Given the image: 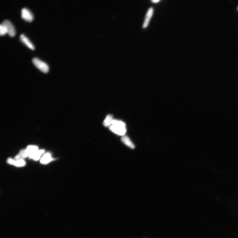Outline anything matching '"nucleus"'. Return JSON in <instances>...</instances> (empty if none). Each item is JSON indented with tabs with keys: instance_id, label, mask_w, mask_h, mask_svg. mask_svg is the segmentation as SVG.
Masks as SVG:
<instances>
[{
	"instance_id": "2eb2a0df",
	"label": "nucleus",
	"mask_w": 238,
	"mask_h": 238,
	"mask_svg": "<svg viewBox=\"0 0 238 238\" xmlns=\"http://www.w3.org/2000/svg\"><path fill=\"white\" fill-rule=\"evenodd\" d=\"M237 11H238V7H237Z\"/></svg>"
},
{
	"instance_id": "7ed1b4c3",
	"label": "nucleus",
	"mask_w": 238,
	"mask_h": 238,
	"mask_svg": "<svg viewBox=\"0 0 238 238\" xmlns=\"http://www.w3.org/2000/svg\"><path fill=\"white\" fill-rule=\"evenodd\" d=\"M21 17L28 22L32 21L33 19V16L28 9L23 8L21 10Z\"/></svg>"
},
{
	"instance_id": "f257e3e1",
	"label": "nucleus",
	"mask_w": 238,
	"mask_h": 238,
	"mask_svg": "<svg viewBox=\"0 0 238 238\" xmlns=\"http://www.w3.org/2000/svg\"><path fill=\"white\" fill-rule=\"evenodd\" d=\"M32 61L34 65L40 71L45 73L48 72L49 70V68L46 63L36 58H34Z\"/></svg>"
},
{
	"instance_id": "20e7f679",
	"label": "nucleus",
	"mask_w": 238,
	"mask_h": 238,
	"mask_svg": "<svg viewBox=\"0 0 238 238\" xmlns=\"http://www.w3.org/2000/svg\"><path fill=\"white\" fill-rule=\"evenodd\" d=\"M153 8L152 7H150L146 13L144 22H143V28H147L148 26L149 25L151 19L152 15H153Z\"/></svg>"
},
{
	"instance_id": "ddd939ff",
	"label": "nucleus",
	"mask_w": 238,
	"mask_h": 238,
	"mask_svg": "<svg viewBox=\"0 0 238 238\" xmlns=\"http://www.w3.org/2000/svg\"><path fill=\"white\" fill-rule=\"evenodd\" d=\"M7 33V30L5 27L2 24L0 25V35H2Z\"/></svg>"
},
{
	"instance_id": "4468645a",
	"label": "nucleus",
	"mask_w": 238,
	"mask_h": 238,
	"mask_svg": "<svg viewBox=\"0 0 238 238\" xmlns=\"http://www.w3.org/2000/svg\"><path fill=\"white\" fill-rule=\"evenodd\" d=\"M151 1L153 3H155L159 2L160 1L159 0H152Z\"/></svg>"
},
{
	"instance_id": "6e6552de",
	"label": "nucleus",
	"mask_w": 238,
	"mask_h": 238,
	"mask_svg": "<svg viewBox=\"0 0 238 238\" xmlns=\"http://www.w3.org/2000/svg\"><path fill=\"white\" fill-rule=\"evenodd\" d=\"M53 160L51 155L49 153L45 154L40 160V163L42 164H46L50 162Z\"/></svg>"
},
{
	"instance_id": "1a4fd4ad",
	"label": "nucleus",
	"mask_w": 238,
	"mask_h": 238,
	"mask_svg": "<svg viewBox=\"0 0 238 238\" xmlns=\"http://www.w3.org/2000/svg\"><path fill=\"white\" fill-rule=\"evenodd\" d=\"M122 141L125 145L129 147L134 149L135 146L129 138L126 136H124L122 138Z\"/></svg>"
},
{
	"instance_id": "39448f33",
	"label": "nucleus",
	"mask_w": 238,
	"mask_h": 238,
	"mask_svg": "<svg viewBox=\"0 0 238 238\" xmlns=\"http://www.w3.org/2000/svg\"><path fill=\"white\" fill-rule=\"evenodd\" d=\"M109 129L112 131L120 135H124L127 132V130L125 127L116 126L113 125L111 126Z\"/></svg>"
},
{
	"instance_id": "0eeeda50",
	"label": "nucleus",
	"mask_w": 238,
	"mask_h": 238,
	"mask_svg": "<svg viewBox=\"0 0 238 238\" xmlns=\"http://www.w3.org/2000/svg\"><path fill=\"white\" fill-rule=\"evenodd\" d=\"M21 41L24 43L26 45L32 50H34V47L33 44L30 41L29 39L23 34H21L20 36Z\"/></svg>"
},
{
	"instance_id": "423d86ee",
	"label": "nucleus",
	"mask_w": 238,
	"mask_h": 238,
	"mask_svg": "<svg viewBox=\"0 0 238 238\" xmlns=\"http://www.w3.org/2000/svg\"><path fill=\"white\" fill-rule=\"evenodd\" d=\"M7 161L8 163L18 167H23L26 164L25 162L23 159L15 160L11 159H9Z\"/></svg>"
},
{
	"instance_id": "9d476101",
	"label": "nucleus",
	"mask_w": 238,
	"mask_h": 238,
	"mask_svg": "<svg viewBox=\"0 0 238 238\" xmlns=\"http://www.w3.org/2000/svg\"><path fill=\"white\" fill-rule=\"evenodd\" d=\"M44 150H38L37 151H36L32 155H31L30 158H32L34 160H38L40 156L44 153Z\"/></svg>"
},
{
	"instance_id": "f8f14e48",
	"label": "nucleus",
	"mask_w": 238,
	"mask_h": 238,
	"mask_svg": "<svg viewBox=\"0 0 238 238\" xmlns=\"http://www.w3.org/2000/svg\"><path fill=\"white\" fill-rule=\"evenodd\" d=\"M111 124L112 125L119 127H125L126 126L124 123L116 120H113L112 121Z\"/></svg>"
},
{
	"instance_id": "f03ea898",
	"label": "nucleus",
	"mask_w": 238,
	"mask_h": 238,
	"mask_svg": "<svg viewBox=\"0 0 238 238\" xmlns=\"http://www.w3.org/2000/svg\"><path fill=\"white\" fill-rule=\"evenodd\" d=\"M2 24L5 27L7 30V33L10 36H14L15 34V29L14 26L10 21L4 20L2 22Z\"/></svg>"
},
{
	"instance_id": "9b49d317",
	"label": "nucleus",
	"mask_w": 238,
	"mask_h": 238,
	"mask_svg": "<svg viewBox=\"0 0 238 238\" xmlns=\"http://www.w3.org/2000/svg\"><path fill=\"white\" fill-rule=\"evenodd\" d=\"M113 120V116L111 115H108L103 123V124L106 127H108L112 123Z\"/></svg>"
}]
</instances>
